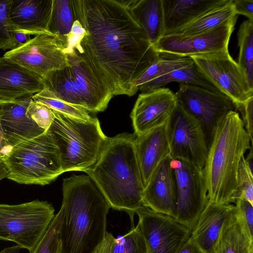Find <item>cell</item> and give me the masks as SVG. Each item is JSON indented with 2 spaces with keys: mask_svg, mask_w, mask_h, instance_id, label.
<instances>
[{
  "mask_svg": "<svg viewBox=\"0 0 253 253\" xmlns=\"http://www.w3.org/2000/svg\"><path fill=\"white\" fill-rule=\"evenodd\" d=\"M74 18L85 33L68 43L114 96H131L134 84L159 56L129 0H70Z\"/></svg>",
  "mask_w": 253,
  "mask_h": 253,
  "instance_id": "obj_1",
  "label": "cell"
},
{
  "mask_svg": "<svg viewBox=\"0 0 253 253\" xmlns=\"http://www.w3.org/2000/svg\"><path fill=\"white\" fill-rule=\"evenodd\" d=\"M62 253H93L104 240L110 206L87 175L63 182Z\"/></svg>",
  "mask_w": 253,
  "mask_h": 253,
  "instance_id": "obj_2",
  "label": "cell"
},
{
  "mask_svg": "<svg viewBox=\"0 0 253 253\" xmlns=\"http://www.w3.org/2000/svg\"><path fill=\"white\" fill-rule=\"evenodd\" d=\"M136 137L134 133L126 132L107 136L96 163L84 171L110 208L126 212L131 220L144 207V186L136 157Z\"/></svg>",
  "mask_w": 253,
  "mask_h": 253,
  "instance_id": "obj_3",
  "label": "cell"
},
{
  "mask_svg": "<svg viewBox=\"0 0 253 253\" xmlns=\"http://www.w3.org/2000/svg\"><path fill=\"white\" fill-rule=\"evenodd\" d=\"M252 147L239 113L230 111L215 127L203 169L209 201L235 203L239 164Z\"/></svg>",
  "mask_w": 253,
  "mask_h": 253,
  "instance_id": "obj_4",
  "label": "cell"
},
{
  "mask_svg": "<svg viewBox=\"0 0 253 253\" xmlns=\"http://www.w3.org/2000/svg\"><path fill=\"white\" fill-rule=\"evenodd\" d=\"M53 112L48 130L59 149L63 172H84L96 163L107 138L98 119L83 121Z\"/></svg>",
  "mask_w": 253,
  "mask_h": 253,
  "instance_id": "obj_5",
  "label": "cell"
},
{
  "mask_svg": "<svg viewBox=\"0 0 253 253\" xmlns=\"http://www.w3.org/2000/svg\"><path fill=\"white\" fill-rule=\"evenodd\" d=\"M7 178L23 184H49L63 173L59 149L47 130L13 147L1 159Z\"/></svg>",
  "mask_w": 253,
  "mask_h": 253,
  "instance_id": "obj_6",
  "label": "cell"
},
{
  "mask_svg": "<svg viewBox=\"0 0 253 253\" xmlns=\"http://www.w3.org/2000/svg\"><path fill=\"white\" fill-rule=\"evenodd\" d=\"M47 201L0 204V240L15 243L31 253L55 216Z\"/></svg>",
  "mask_w": 253,
  "mask_h": 253,
  "instance_id": "obj_7",
  "label": "cell"
},
{
  "mask_svg": "<svg viewBox=\"0 0 253 253\" xmlns=\"http://www.w3.org/2000/svg\"><path fill=\"white\" fill-rule=\"evenodd\" d=\"M175 200L171 216L191 231L209 200L203 170L181 160L171 159Z\"/></svg>",
  "mask_w": 253,
  "mask_h": 253,
  "instance_id": "obj_8",
  "label": "cell"
},
{
  "mask_svg": "<svg viewBox=\"0 0 253 253\" xmlns=\"http://www.w3.org/2000/svg\"><path fill=\"white\" fill-rule=\"evenodd\" d=\"M66 37L35 36L24 44L5 52L2 57L42 79L49 72L69 66Z\"/></svg>",
  "mask_w": 253,
  "mask_h": 253,
  "instance_id": "obj_9",
  "label": "cell"
},
{
  "mask_svg": "<svg viewBox=\"0 0 253 253\" xmlns=\"http://www.w3.org/2000/svg\"><path fill=\"white\" fill-rule=\"evenodd\" d=\"M174 94L177 104L200 123L208 148L218 123L230 111H236L233 100L220 92L180 84Z\"/></svg>",
  "mask_w": 253,
  "mask_h": 253,
  "instance_id": "obj_10",
  "label": "cell"
},
{
  "mask_svg": "<svg viewBox=\"0 0 253 253\" xmlns=\"http://www.w3.org/2000/svg\"><path fill=\"white\" fill-rule=\"evenodd\" d=\"M190 58L219 91L233 100L236 107L253 97V88L228 49Z\"/></svg>",
  "mask_w": 253,
  "mask_h": 253,
  "instance_id": "obj_11",
  "label": "cell"
},
{
  "mask_svg": "<svg viewBox=\"0 0 253 253\" xmlns=\"http://www.w3.org/2000/svg\"><path fill=\"white\" fill-rule=\"evenodd\" d=\"M166 125L171 158L203 169L208 147L200 123L177 104Z\"/></svg>",
  "mask_w": 253,
  "mask_h": 253,
  "instance_id": "obj_12",
  "label": "cell"
},
{
  "mask_svg": "<svg viewBox=\"0 0 253 253\" xmlns=\"http://www.w3.org/2000/svg\"><path fill=\"white\" fill-rule=\"evenodd\" d=\"M136 214L148 253H177L190 238L191 231L169 215L145 207Z\"/></svg>",
  "mask_w": 253,
  "mask_h": 253,
  "instance_id": "obj_13",
  "label": "cell"
},
{
  "mask_svg": "<svg viewBox=\"0 0 253 253\" xmlns=\"http://www.w3.org/2000/svg\"><path fill=\"white\" fill-rule=\"evenodd\" d=\"M238 16L214 29L202 34L164 36L155 46L159 53L176 57H190L228 49L231 35Z\"/></svg>",
  "mask_w": 253,
  "mask_h": 253,
  "instance_id": "obj_14",
  "label": "cell"
},
{
  "mask_svg": "<svg viewBox=\"0 0 253 253\" xmlns=\"http://www.w3.org/2000/svg\"><path fill=\"white\" fill-rule=\"evenodd\" d=\"M177 104L175 94L160 87L139 94L130 114L134 133L165 125Z\"/></svg>",
  "mask_w": 253,
  "mask_h": 253,
  "instance_id": "obj_15",
  "label": "cell"
},
{
  "mask_svg": "<svg viewBox=\"0 0 253 253\" xmlns=\"http://www.w3.org/2000/svg\"><path fill=\"white\" fill-rule=\"evenodd\" d=\"M32 99L28 96L19 99L3 101L0 109V126L4 139L10 149L46 131L27 113Z\"/></svg>",
  "mask_w": 253,
  "mask_h": 253,
  "instance_id": "obj_16",
  "label": "cell"
},
{
  "mask_svg": "<svg viewBox=\"0 0 253 253\" xmlns=\"http://www.w3.org/2000/svg\"><path fill=\"white\" fill-rule=\"evenodd\" d=\"M67 52L69 65L83 96L85 109L92 113L104 111L114 96L113 93L74 48H68Z\"/></svg>",
  "mask_w": 253,
  "mask_h": 253,
  "instance_id": "obj_17",
  "label": "cell"
},
{
  "mask_svg": "<svg viewBox=\"0 0 253 253\" xmlns=\"http://www.w3.org/2000/svg\"><path fill=\"white\" fill-rule=\"evenodd\" d=\"M168 155L160 163L144 186L143 206L150 210L171 216L175 200V185Z\"/></svg>",
  "mask_w": 253,
  "mask_h": 253,
  "instance_id": "obj_18",
  "label": "cell"
},
{
  "mask_svg": "<svg viewBox=\"0 0 253 253\" xmlns=\"http://www.w3.org/2000/svg\"><path fill=\"white\" fill-rule=\"evenodd\" d=\"M53 0H11L9 20L14 31L52 35L48 25Z\"/></svg>",
  "mask_w": 253,
  "mask_h": 253,
  "instance_id": "obj_19",
  "label": "cell"
},
{
  "mask_svg": "<svg viewBox=\"0 0 253 253\" xmlns=\"http://www.w3.org/2000/svg\"><path fill=\"white\" fill-rule=\"evenodd\" d=\"M45 88L42 77L0 57V100H14L33 96Z\"/></svg>",
  "mask_w": 253,
  "mask_h": 253,
  "instance_id": "obj_20",
  "label": "cell"
},
{
  "mask_svg": "<svg viewBox=\"0 0 253 253\" xmlns=\"http://www.w3.org/2000/svg\"><path fill=\"white\" fill-rule=\"evenodd\" d=\"M135 151L144 186L170 150L166 124L136 135Z\"/></svg>",
  "mask_w": 253,
  "mask_h": 253,
  "instance_id": "obj_21",
  "label": "cell"
},
{
  "mask_svg": "<svg viewBox=\"0 0 253 253\" xmlns=\"http://www.w3.org/2000/svg\"><path fill=\"white\" fill-rule=\"evenodd\" d=\"M235 208L232 204L208 201L191 231L190 240L205 253H215L222 227Z\"/></svg>",
  "mask_w": 253,
  "mask_h": 253,
  "instance_id": "obj_22",
  "label": "cell"
},
{
  "mask_svg": "<svg viewBox=\"0 0 253 253\" xmlns=\"http://www.w3.org/2000/svg\"><path fill=\"white\" fill-rule=\"evenodd\" d=\"M229 0H162L165 36L175 33Z\"/></svg>",
  "mask_w": 253,
  "mask_h": 253,
  "instance_id": "obj_23",
  "label": "cell"
},
{
  "mask_svg": "<svg viewBox=\"0 0 253 253\" xmlns=\"http://www.w3.org/2000/svg\"><path fill=\"white\" fill-rule=\"evenodd\" d=\"M215 253H253V236L236 208L222 227Z\"/></svg>",
  "mask_w": 253,
  "mask_h": 253,
  "instance_id": "obj_24",
  "label": "cell"
},
{
  "mask_svg": "<svg viewBox=\"0 0 253 253\" xmlns=\"http://www.w3.org/2000/svg\"><path fill=\"white\" fill-rule=\"evenodd\" d=\"M129 1L139 24L154 47L165 33L162 0Z\"/></svg>",
  "mask_w": 253,
  "mask_h": 253,
  "instance_id": "obj_25",
  "label": "cell"
},
{
  "mask_svg": "<svg viewBox=\"0 0 253 253\" xmlns=\"http://www.w3.org/2000/svg\"><path fill=\"white\" fill-rule=\"evenodd\" d=\"M43 80L45 88L58 98L86 110L83 96L70 66L49 72Z\"/></svg>",
  "mask_w": 253,
  "mask_h": 253,
  "instance_id": "obj_26",
  "label": "cell"
},
{
  "mask_svg": "<svg viewBox=\"0 0 253 253\" xmlns=\"http://www.w3.org/2000/svg\"><path fill=\"white\" fill-rule=\"evenodd\" d=\"M172 82L199 86L213 91L219 92L195 63L149 82L140 86L138 90L142 92H147L162 87Z\"/></svg>",
  "mask_w": 253,
  "mask_h": 253,
  "instance_id": "obj_27",
  "label": "cell"
},
{
  "mask_svg": "<svg viewBox=\"0 0 253 253\" xmlns=\"http://www.w3.org/2000/svg\"><path fill=\"white\" fill-rule=\"evenodd\" d=\"M232 0L213 9L176 31V34L190 36L211 31L236 16Z\"/></svg>",
  "mask_w": 253,
  "mask_h": 253,
  "instance_id": "obj_28",
  "label": "cell"
},
{
  "mask_svg": "<svg viewBox=\"0 0 253 253\" xmlns=\"http://www.w3.org/2000/svg\"><path fill=\"white\" fill-rule=\"evenodd\" d=\"M194 63L190 57H176L159 53V56L135 82V90L137 92L142 85L175 70L190 66Z\"/></svg>",
  "mask_w": 253,
  "mask_h": 253,
  "instance_id": "obj_29",
  "label": "cell"
},
{
  "mask_svg": "<svg viewBox=\"0 0 253 253\" xmlns=\"http://www.w3.org/2000/svg\"><path fill=\"white\" fill-rule=\"evenodd\" d=\"M239 48L238 64L253 88V20L248 19L240 25L238 33Z\"/></svg>",
  "mask_w": 253,
  "mask_h": 253,
  "instance_id": "obj_30",
  "label": "cell"
},
{
  "mask_svg": "<svg viewBox=\"0 0 253 253\" xmlns=\"http://www.w3.org/2000/svg\"><path fill=\"white\" fill-rule=\"evenodd\" d=\"M74 21L70 0H53L52 9L48 25L49 33L66 37L70 34Z\"/></svg>",
  "mask_w": 253,
  "mask_h": 253,
  "instance_id": "obj_31",
  "label": "cell"
},
{
  "mask_svg": "<svg viewBox=\"0 0 253 253\" xmlns=\"http://www.w3.org/2000/svg\"><path fill=\"white\" fill-rule=\"evenodd\" d=\"M32 98L68 117L83 121H88L91 118L87 111L58 98L46 88L34 94Z\"/></svg>",
  "mask_w": 253,
  "mask_h": 253,
  "instance_id": "obj_32",
  "label": "cell"
},
{
  "mask_svg": "<svg viewBox=\"0 0 253 253\" xmlns=\"http://www.w3.org/2000/svg\"><path fill=\"white\" fill-rule=\"evenodd\" d=\"M62 218L61 208L31 253H62L60 230Z\"/></svg>",
  "mask_w": 253,
  "mask_h": 253,
  "instance_id": "obj_33",
  "label": "cell"
},
{
  "mask_svg": "<svg viewBox=\"0 0 253 253\" xmlns=\"http://www.w3.org/2000/svg\"><path fill=\"white\" fill-rule=\"evenodd\" d=\"M111 253H148L145 239L137 225L125 235L115 238Z\"/></svg>",
  "mask_w": 253,
  "mask_h": 253,
  "instance_id": "obj_34",
  "label": "cell"
},
{
  "mask_svg": "<svg viewBox=\"0 0 253 253\" xmlns=\"http://www.w3.org/2000/svg\"><path fill=\"white\" fill-rule=\"evenodd\" d=\"M243 199L253 205V164L244 156L239 164L237 175V189L234 199Z\"/></svg>",
  "mask_w": 253,
  "mask_h": 253,
  "instance_id": "obj_35",
  "label": "cell"
},
{
  "mask_svg": "<svg viewBox=\"0 0 253 253\" xmlns=\"http://www.w3.org/2000/svg\"><path fill=\"white\" fill-rule=\"evenodd\" d=\"M10 3L11 0H0V50L4 51L17 47L9 20Z\"/></svg>",
  "mask_w": 253,
  "mask_h": 253,
  "instance_id": "obj_36",
  "label": "cell"
},
{
  "mask_svg": "<svg viewBox=\"0 0 253 253\" xmlns=\"http://www.w3.org/2000/svg\"><path fill=\"white\" fill-rule=\"evenodd\" d=\"M27 113L45 131L48 129L54 118L52 109L41 102L34 100L33 98L28 106Z\"/></svg>",
  "mask_w": 253,
  "mask_h": 253,
  "instance_id": "obj_37",
  "label": "cell"
},
{
  "mask_svg": "<svg viewBox=\"0 0 253 253\" xmlns=\"http://www.w3.org/2000/svg\"><path fill=\"white\" fill-rule=\"evenodd\" d=\"M235 208L242 218L246 228L253 236V205L243 199H236Z\"/></svg>",
  "mask_w": 253,
  "mask_h": 253,
  "instance_id": "obj_38",
  "label": "cell"
},
{
  "mask_svg": "<svg viewBox=\"0 0 253 253\" xmlns=\"http://www.w3.org/2000/svg\"><path fill=\"white\" fill-rule=\"evenodd\" d=\"M253 97L236 107V110L241 112L242 115L241 119L244 125L245 129L249 134L252 142L253 136Z\"/></svg>",
  "mask_w": 253,
  "mask_h": 253,
  "instance_id": "obj_39",
  "label": "cell"
},
{
  "mask_svg": "<svg viewBox=\"0 0 253 253\" xmlns=\"http://www.w3.org/2000/svg\"><path fill=\"white\" fill-rule=\"evenodd\" d=\"M236 15L241 14L253 20V0H232Z\"/></svg>",
  "mask_w": 253,
  "mask_h": 253,
  "instance_id": "obj_40",
  "label": "cell"
},
{
  "mask_svg": "<svg viewBox=\"0 0 253 253\" xmlns=\"http://www.w3.org/2000/svg\"><path fill=\"white\" fill-rule=\"evenodd\" d=\"M115 238L111 233L107 232L104 240L93 253H111Z\"/></svg>",
  "mask_w": 253,
  "mask_h": 253,
  "instance_id": "obj_41",
  "label": "cell"
},
{
  "mask_svg": "<svg viewBox=\"0 0 253 253\" xmlns=\"http://www.w3.org/2000/svg\"><path fill=\"white\" fill-rule=\"evenodd\" d=\"M177 253H205L189 240L181 247Z\"/></svg>",
  "mask_w": 253,
  "mask_h": 253,
  "instance_id": "obj_42",
  "label": "cell"
},
{
  "mask_svg": "<svg viewBox=\"0 0 253 253\" xmlns=\"http://www.w3.org/2000/svg\"><path fill=\"white\" fill-rule=\"evenodd\" d=\"M2 101L3 100H0V109ZM11 150L3 138L0 126V159L5 157Z\"/></svg>",
  "mask_w": 253,
  "mask_h": 253,
  "instance_id": "obj_43",
  "label": "cell"
},
{
  "mask_svg": "<svg viewBox=\"0 0 253 253\" xmlns=\"http://www.w3.org/2000/svg\"><path fill=\"white\" fill-rule=\"evenodd\" d=\"M14 39L18 46L27 42L31 38L30 35L23 32L14 31Z\"/></svg>",
  "mask_w": 253,
  "mask_h": 253,
  "instance_id": "obj_44",
  "label": "cell"
},
{
  "mask_svg": "<svg viewBox=\"0 0 253 253\" xmlns=\"http://www.w3.org/2000/svg\"><path fill=\"white\" fill-rule=\"evenodd\" d=\"M21 248L18 246L7 247L2 250L0 253H19Z\"/></svg>",
  "mask_w": 253,
  "mask_h": 253,
  "instance_id": "obj_45",
  "label": "cell"
},
{
  "mask_svg": "<svg viewBox=\"0 0 253 253\" xmlns=\"http://www.w3.org/2000/svg\"><path fill=\"white\" fill-rule=\"evenodd\" d=\"M8 172L2 160L0 159V181L7 178Z\"/></svg>",
  "mask_w": 253,
  "mask_h": 253,
  "instance_id": "obj_46",
  "label": "cell"
},
{
  "mask_svg": "<svg viewBox=\"0 0 253 253\" xmlns=\"http://www.w3.org/2000/svg\"></svg>",
  "mask_w": 253,
  "mask_h": 253,
  "instance_id": "obj_47",
  "label": "cell"
}]
</instances>
